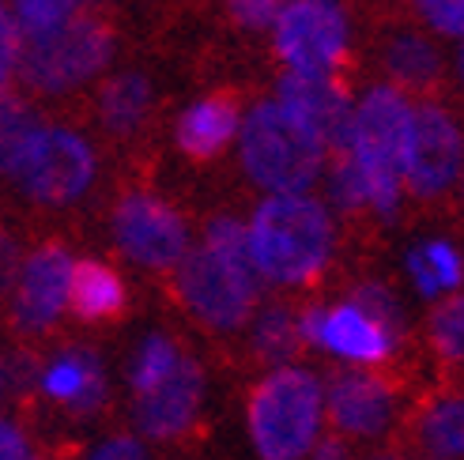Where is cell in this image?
<instances>
[{
  "instance_id": "1",
  "label": "cell",
  "mask_w": 464,
  "mask_h": 460,
  "mask_svg": "<svg viewBox=\"0 0 464 460\" xmlns=\"http://www.w3.org/2000/svg\"><path fill=\"white\" fill-rule=\"evenodd\" d=\"M174 291L204 329H242L261 302V280L246 253V223L235 216L208 219L200 242L174 268Z\"/></svg>"
},
{
  "instance_id": "2",
  "label": "cell",
  "mask_w": 464,
  "mask_h": 460,
  "mask_svg": "<svg viewBox=\"0 0 464 460\" xmlns=\"http://www.w3.org/2000/svg\"><path fill=\"white\" fill-rule=\"evenodd\" d=\"M246 253L261 283L306 287L336 253L329 204L310 193H272L246 223Z\"/></svg>"
},
{
  "instance_id": "3",
  "label": "cell",
  "mask_w": 464,
  "mask_h": 460,
  "mask_svg": "<svg viewBox=\"0 0 464 460\" xmlns=\"http://www.w3.org/2000/svg\"><path fill=\"white\" fill-rule=\"evenodd\" d=\"M411 110L415 102L392 83L370 87L352 110V132H347L343 155L352 158L362 177L370 212L382 219H392L401 212Z\"/></svg>"
},
{
  "instance_id": "4",
  "label": "cell",
  "mask_w": 464,
  "mask_h": 460,
  "mask_svg": "<svg viewBox=\"0 0 464 460\" xmlns=\"http://www.w3.org/2000/svg\"><path fill=\"white\" fill-rule=\"evenodd\" d=\"M324 423V385L306 366H272L249 393L246 426L261 460H306Z\"/></svg>"
},
{
  "instance_id": "5",
  "label": "cell",
  "mask_w": 464,
  "mask_h": 460,
  "mask_svg": "<svg viewBox=\"0 0 464 460\" xmlns=\"http://www.w3.org/2000/svg\"><path fill=\"white\" fill-rule=\"evenodd\" d=\"M235 140L246 177L268 196L310 193L324 174V163H329L324 144L310 129L298 125L276 99H265L246 113Z\"/></svg>"
},
{
  "instance_id": "6",
  "label": "cell",
  "mask_w": 464,
  "mask_h": 460,
  "mask_svg": "<svg viewBox=\"0 0 464 460\" xmlns=\"http://www.w3.org/2000/svg\"><path fill=\"white\" fill-rule=\"evenodd\" d=\"M113 27L95 8H83L57 31L19 38L15 76L38 95H64L95 80L113 57Z\"/></svg>"
},
{
  "instance_id": "7",
  "label": "cell",
  "mask_w": 464,
  "mask_h": 460,
  "mask_svg": "<svg viewBox=\"0 0 464 460\" xmlns=\"http://www.w3.org/2000/svg\"><path fill=\"white\" fill-rule=\"evenodd\" d=\"M95 174H99V155L87 136H80L68 125H38L12 170V181L34 204L68 208L95 186Z\"/></svg>"
},
{
  "instance_id": "8",
  "label": "cell",
  "mask_w": 464,
  "mask_h": 460,
  "mask_svg": "<svg viewBox=\"0 0 464 460\" xmlns=\"http://www.w3.org/2000/svg\"><path fill=\"white\" fill-rule=\"evenodd\" d=\"M276 57L298 76H336L347 61V15L340 0H287L272 23Z\"/></svg>"
},
{
  "instance_id": "9",
  "label": "cell",
  "mask_w": 464,
  "mask_h": 460,
  "mask_svg": "<svg viewBox=\"0 0 464 460\" xmlns=\"http://www.w3.org/2000/svg\"><path fill=\"white\" fill-rule=\"evenodd\" d=\"M110 235L132 264L151 268V272H174L178 261L189 253V223L174 208L170 200L159 193H125L113 204L110 216Z\"/></svg>"
},
{
  "instance_id": "10",
  "label": "cell",
  "mask_w": 464,
  "mask_h": 460,
  "mask_svg": "<svg viewBox=\"0 0 464 460\" xmlns=\"http://www.w3.org/2000/svg\"><path fill=\"white\" fill-rule=\"evenodd\" d=\"M295 321L306 348H317L347 366H378L401 348V336L370 317L355 298H343L336 306H306L295 313Z\"/></svg>"
},
{
  "instance_id": "11",
  "label": "cell",
  "mask_w": 464,
  "mask_h": 460,
  "mask_svg": "<svg viewBox=\"0 0 464 460\" xmlns=\"http://www.w3.org/2000/svg\"><path fill=\"white\" fill-rule=\"evenodd\" d=\"M460 163H464V144H460L457 118L438 102H420L411 110V136L404 151V189L420 200L446 196L460 181Z\"/></svg>"
},
{
  "instance_id": "12",
  "label": "cell",
  "mask_w": 464,
  "mask_h": 460,
  "mask_svg": "<svg viewBox=\"0 0 464 460\" xmlns=\"http://www.w3.org/2000/svg\"><path fill=\"white\" fill-rule=\"evenodd\" d=\"M72 253L61 242H45L19 261L12 280V321L19 332H50L68 310V283H72Z\"/></svg>"
},
{
  "instance_id": "13",
  "label": "cell",
  "mask_w": 464,
  "mask_h": 460,
  "mask_svg": "<svg viewBox=\"0 0 464 460\" xmlns=\"http://www.w3.org/2000/svg\"><path fill=\"white\" fill-rule=\"evenodd\" d=\"M276 102H280L303 129H310L329 155H340L347 148L355 102L336 76L287 72V76H280V83H276Z\"/></svg>"
},
{
  "instance_id": "14",
  "label": "cell",
  "mask_w": 464,
  "mask_h": 460,
  "mask_svg": "<svg viewBox=\"0 0 464 460\" xmlns=\"http://www.w3.org/2000/svg\"><path fill=\"white\" fill-rule=\"evenodd\" d=\"M324 416L333 419L336 434H347V438H382L397 416V393L378 374L347 366L324 385Z\"/></svg>"
},
{
  "instance_id": "15",
  "label": "cell",
  "mask_w": 464,
  "mask_h": 460,
  "mask_svg": "<svg viewBox=\"0 0 464 460\" xmlns=\"http://www.w3.org/2000/svg\"><path fill=\"white\" fill-rule=\"evenodd\" d=\"M204 393H208L204 366L185 355L167 381L155 385L151 393L136 397V407H132L136 430H140L144 438H151V442L181 438V434L193 430L200 407H204Z\"/></svg>"
},
{
  "instance_id": "16",
  "label": "cell",
  "mask_w": 464,
  "mask_h": 460,
  "mask_svg": "<svg viewBox=\"0 0 464 460\" xmlns=\"http://www.w3.org/2000/svg\"><path fill=\"white\" fill-rule=\"evenodd\" d=\"M38 388L42 397H50L72 416H91L106 404V370L99 355H91L83 348L61 351L38 370Z\"/></svg>"
},
{
  "instance_id": "17",
  "label": "cell",
  "mask_w": 464,
  "mask_h": 460,
  "mask_svg": "<svg viewBox=\"0 0 464 460\" xmlns=\"http://www.w3.org/2000/svg\"><path fill=\"white\" fill-rule=\"evenodd\" d=\"M242 110L230 95H208L197 99L189 110H181V118L174 125V144L181 155L208 163V158L223 155L238 136Z\"/></svg>"
},
{
  "instance_id": "18",
  "label": "cell",
  "mask_w": 464,
  "mask_h": 460,
  "mask_svg": "<svg viewBox=\"0 0 464 460\" xmlns=\"http://www.w3.org/2000/svg\"><path fill=\"white\" fill-rule=\"evenodd\" d=\"M129 291L118 268L106 261H80L72 264V283H68V310L80 321H113L125 313Z\"/></svg>"
},
{
  "instance_id": "19",
  "label": "cell",
  "mask_w": 464,
  "mask_h": 460,
  "mask_svg": "<svg viewBox=\"0 0 464 460\" xmlns=\"http://www.w3.org/2000/svg\"><path fill=\"white\" fill-rule=\"evenodd\" d=\"M382 64L385 72L392 76V87H401L404 95L408 91H434L438 80H442V53L438 45L415 31H401L385 42L382 50Z\"/></svg>"
},
{
  "instance_id": "20",
  "label": "cell",
  "mask_w": 464,
  "mask_h": 460,
  "mask_svg": "<svg viewBox=\"0 0 464 460\" xmlns=\"http://www.w3.org/2000/svg\"><path fill=\"white\" fill-rule=\"evenodd\" d=\"M151 102H155L151 80L140 72H121V76L106 80L99 91V121L113 136H129L148 121Z\"/></svg>"
},
{
  "instance_id": "21",
  "label": "cell",
  "mask_w": 464,
  "mask_h": 460,
  "mask_svg": "<svg viewBox=\"0 0 464 460\" xmlns=\"http://www.w3.org/2000/svg\"><path fill=\"white\" fill-rule=\"evenodd\" d=\"M404 268L411 275V283L415 291H420L423 298H450L460 291V253L453 242L446 238H427L420 245H411L408 249V257H404Z\"/></svg>"
},
{
  "instance_id": "22",
  "label": "cell",
  "mask_w": 464,
  "mask_h": 460,
  "mask_svg": "<svg viewBox=\"0 0 464 460\" xmlns=\"http://www.w3.org/2000/svg\"><path fill=\"white\" fill-rule=\"evenodd\" d=\"M420 446L430 460H460L464 453V404L460 397H438L420 416Z\"/></svg>"
},
{
  "instance_id": "23",
  "label": "cell",
  "mask_w": 464,
  "mask_h": 460,
  "mask_svg": "<svg viewBox=\"0 0 464 460\" xmlns=\"http://www.w3.org/2000/svg\"><path fill=\"white\" fill-rule=\"evenodd\" d=\"M303 340H298V321L287 302H268L257 317H253V351H257L268 366H287Z\"/></svg>"
},
{
  "instance_id": "24",
  "label": "cell",
  "mask_w": 464,
  "mask_h": 460,
  "mask_svg": "<svg viewBox=\"0 0 464 460\" xmlns=\"http://www.w3.org/2000/svg\"><path fill=\"white\" fill-rule=\"evenodd\" d=\"M181 359H185V351L174 343V336H167V332H148L140 343H136L132 362H129V385H132V393H136V397L151 393L155 385H162V381H167V378L178 370Z\"/></svg>"
},
{
  "instance_id": "25",
  "label": "cell",
  "mask_w": 464,
  "mask_h": 460,
  "mask_svg": "<svg viewBox=\"0 0 464 460\" xmlns=\"http://www.w3.org/2000/svg\"><path fill=\"white\" fill-rule=\"evenodd\" d=\"M42 121L34 118V110L23 102L19 95H0V177H12L23 148L31 144V136Z\"/></svg>"
},
{
  "instance_id": "26",
  "label": "cell",
  "mask_w": 464,
  "mask_h": 460,
  "mask_svg": "<svg viewBox=\"0 0 464 460\" xmlns=\"http://www.w3.org/2000/svg\"><path fill=\"white\" fill-rule=\"evenodd\" d=\"M83 8H91L87 0H15V27L23 38H34L45 31H57L61 23H68L72 15H80Z\"/></svg>"
},
{
  "instance_id": "27",
  "label": "cell",
  "mask_w": 464,
  "mask_h": 460,
  "mask_svg": "<svg viewBox=\"0 0 464 460\" xmlns=\"http://www.w3.org/2000/svg\"><path fill=\"white\" fill-rule=\"evenodd\" d=\"M324 193H329V204L343 216H355V212H370L366 204V186L355 170V163L347 158L343 151L333 155V167L324 174Z\"/></svg>"
},
{
  "instance_id": "28",
  "label": "cell",
  "mask_w": 464,
  "mask_h": 460,
  "mask_svg": "<svg viewBox=\"0 0 464 460\" xmlns=\"http://www.w3.org/2000/svg\"><path fill=\"white\" fill-rule=\"evenodd\" d=\"M430 343L446 362H460L464 355V302L457 294L442 298L430 313Z\"/></svg>"
},
{
  "instance_id": "29",
  "label": "cell",
  "mask_w": 464,
  "mask_h": 460,
  "mask_svg": "<svg viewBox=\"0 0 464 460\" xmlns=\"http://www.w3.org/2000/svg\"><path fill=\"white\" fill-rule=\"evenodd\" d=\"M352 298H355V302H359L370 317H378L385 329H392L397 336H404V306H401V298L392 294V287H385V283H378V280H366V283H359V287L352 291Z\"/></svg>"
},
{
  "instance_id": "30",
  "label": "cell",
  "mask_w": 464,
  "mask_h": 460,
  "mask_svg": "<svg viewBox=\"0 0 464 460\" xmlns=\"http://www.w3.org/2000/svg\"><path fill=\"white\" fill-rule=\"evenodd\" d=\"M411 8L430 31L446 34V38H460V31H464V0H411Z\"/></svg>"
},
{
  "instance_id": "31",
  "label": "cell",
  "mask_w": 464,
  "mask_h": 460,
  "mask_svg": "<svg viewBox=\"0 0 464 460\" xmlns=\"http://www.w3.org/2000/svg\"><path fill=\"white\" fill-rule=\"evenodd\" d=\"M227 8H230V19H235L238 27L265 31L276 23V15L287 8V0H227Z\"/></svg>"
},
{
  "instance_id": "32",
  "label": "cell",
  "mask_w": 464,
  "mask_h": 460,
  "mask_svg": "<svg viewBox=\"0 0 464 460\" xmlns=\"http://www.w3.org/2000/svg\"><path fill=\"white\" fill-rule=\"evenodd\" d=\"M87 460H148V449L136 434H110L106 442L87 453Z\"/></svg>"
},
{
  "instance_id": "33",
  "label": "cell",
  "mask_w": 464,
  "mask_h": 460,
  "mask_svg": "<svg viewBox=\"0 0 464 460\" xmlns=\"http://www.w3.org/2000/svg\"><path fill=\"white\" fill-rule=\"evenodd\" d=\"M0 460H38L31 442H27V434H23L12 419L0 416Z\"/></svg>"
},
{
  "instance_id": "34",
  "label": "cell",
  "mask_w": 464,
  "mask_h": 460,
  "mask_svg": "<svg viewBox=\"0 0 464 460\" xmlns=\"http://www.w3.org/2000/svg\"><path fill=\"white\" fill-rule=\"evenodd\" d=\"M19 27L12 23V27L0 31V95L8 91L12 76H15V61H19Z\"/></svg>"
},
{
  "instance_id": "35",
  "label": "cell",
  "mask_w": 464,
  "mask_h": 460,
  "mask_svg": "<svg viewBox=\"0 0 464 460\" xmlns=\"http://www.w3.org/2000/svg\"><path fill=\"white\" fill-rule=\"evenodd\" d=\"M19 261H23V257H19V245H15V238L0 230V294H5V291L12 287L15 272H19Z\"/></svg>"
},
{
  "instance_id": "36",
  "label": "cell",
  "mask_w": 464,
  "mask_h": 460,
  "mask_svg": "<svg viewBox=\"0 0 464 460\" xmlns=\"http://www.w3.org/2000/svg\"><path fill=\"white\" fill-rule=\"evenodd\" d=\"M306 460H355V453H352V446H347V438H340V434H324V438L314 442Z\"/></svg>"
},
{
  "instance_id": "37",
  "label": "cell",
  "mask_w": 464,
  "mask_h": 460,
  "mask_svg": "<svg viewBox=\"0 0 464 460\" xmlns=\"http://www.w3.org/2000/svg\"><path fill=\"white\" fill-rule=\"evenodd\" d=\"M12 388V366H8V359L0 355V400H5V393Z\"/></svg>"
},
{
  "instance_id": "38",
  "label": "cell",
  "mask_w": 464,
  "mask_h": 460,
  "mask_svg": "<svg viewBox=\"0 0 464 460\" xmlns=\"http://www.w3.org/2000/svg\"><path fill=\"white\" fill-rule=\"evenodd\" d=\"M370 460H404V456H397V453H378V456H370Z\"/></svg>"
}]
</instances>
